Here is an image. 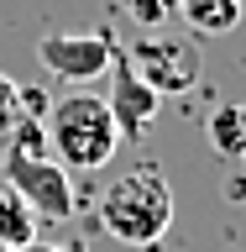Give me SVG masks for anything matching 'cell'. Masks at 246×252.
<instances>
[{"instance_id": "obj_8", "label": "cell", "mask_w": 246, "mask_h": 252, "mask_svg": "<svg viewBox=\"0 0 246 252\" xmlns=\"http://www.w3.org/2000/svg\"><path fill=\"white\" fill-rule=\"evenodd\" d=\"M204 131H210V147H215L220 158H241L246 153V105H241V100L215 105L210 121H204Z\"/></svg>"}, {"instance_id": "obj_3", "label": "cell", "mask_w": 246, "mask_h": 252, "mask_svg": "<svg viewBox=\"0 0 246 252\" xmlns=\"http://www.w3.org/2000/svg\"><path fill=\"white\" fill-rule=\"evenodd\" d=\"M37 131L42 126L31 121V110H27L16 121V142H11V153H5V184L31 205L37 220L63 226V220H74V173L37 147Z\"/></svg>"}, {"instance_id": "obj_14", "label": "cell", "mask_w": 246, "mask_h": 252, "mask_svg": "<svg viewBox=\"0 0 246 252\" xmlns=\"http://www.w3.org/2000/svg\"><path fill=\"white\" fill-rule=\"evenodd\" d=\"M241 168H246V153H241Z\"/></svg>"}, {"instance_id": "obj_11", "label": "cell", "mask_w": 246, "mask_h": 252, "mask_svg": "<svg viewBox=\"0 0 246 252\" xmlns=\"http://www.w3.org/2000/svg\"><path fill=\"white\" fill-rule=\"evenodd\" d=\"M27 116V90L16 84L11 74H0V137L5 131H16V121Z\"/></svg>"}, {"instance_id": "obj_2", "label": "cell", "mask_w": 246, "mask_h": 252, "mask_svg": "<svg viewBox=\"0 0 246 252\" xmlns=\"http://www.w3.org/2000/svg\"><path fill=\"white\" fill-rule=\"evenodd\" d=\"M47 147H53V163H63L68 173H94L105 168L115 147H121V131H115V116L100 94H63L58 105L47 110L42 126Z\"/></svg>"}, {"instance_id": "obj_6", "label": "cell", "mask_w": 246, "mask_h": 252, "mask_svg": "<svg viewBox=\"0 0 246 252\" xmlns=\"http://www.w3.org/2000/svg\"><path fill=\"white\" fill-rule=\"evenodd\" d=\"M110 68H115V94H110L105 105H110V116H115V131H121V137H141V131H147V121L157 116V100H163V94H157L152 84H147V79L126 63L121 42H115Z\"/></svg>"}, {"instance_id": "obj_7", "label": "cell", "mask_w": 246, "mask_h": 252, "mask_svg": "<svg viewBox=\"0 0 246 252\" xmlns=\"http://www.w3.org/2000/svg\"><path fill=\"white\" fill-rule=\"evenodd\" d=\"M246 0H178V16L189 21V32L199 37H225V32L241 27Z\"/></svg>"}, {"instance_id": "obj_9", "label": "cell", "mask_w": 246, "mask_h": 252, "mask_svg": "<svg viewBox=\"0 0 246 252\" xmlns=\"http://www.w3.org/2000/svg\"><path fill=\"white\" fill-rule=\"evenodd\" d=\"M31 236H37V216H31V205L21 200L5 179H0V242L16 252V247H27Z\"/></svg>"}, {"instance_id": "obj_1", "label": "cell", "mask_w": 246, "mask_h": 252, "mask_svg": "<svg viewBox=\"0 0 246 252\" xmlns=\"http://www.w3.org/2000/svg\"><path fill=\"white\" fill-rule=\"evenodd\" d=\"M100 226L126 247H157L173 226V189L163 179V168L137 163L131 173H121L100 194Z\"/></svg>"}, {"instance_id": "obj_12", "label": "cell", "mask_w": 246, "mask_h": 252, "mask_svg": "<svg viewBox=\"0 0 246 252\" xmlns=\"http://www.w3.org/2000/svg\"><path fill=\"white\" fill-rule=\"evenodd\" d=\"M16 252H89V247H84L79 236H74V242H42V236H31L27 247H16Z\"/></svg>"}, {"instance_id": "obj_10", "label": "cell", "mask_w": 246, "mask_h": 252, "mask_svg": "<svg viewBox=\"0 0 246 252\" xmlns=\"http://www.w3.org/2000/svg\"><path fill=\"white\" fill-rule=\"evenodd\" d=\"M126 16H131L141 32H163L173 16H178V0H126Z\"/></svg>"}, {"instance_id": "obj_5", "label": "cell", "mask_w": 246, "mask_h": 252, "mask_svg": "<svg viewBox=\"0 0 246 252\" xmlns=\"http://www.w3.org/2000/svg\"><path fill=\"white\" fill-rule=\"evenodd\" d=\"M37 58L53 79L63 84H89V79L110 74V58H115V37L110 32H47L37 42Z\"/></svg>"}, {"instance_id": "obj_4", "label": "cell", "mask_w": 246, "mask_h": 252, "mask_svg": "<svg viewBox=\"0 0 246 252\" xmlns=\"http://www.w3.org/2000/svg\"><path fill=\"white\" fill-rule=\"evenodd\" d=\"M126 63L137 68L157 94H184L199 84V47L189 42V37H168V32H152V37H141L137 47H126Z\"/></svg>"}, {"instance_id": "obj_13", "label": "cell", "mask_w": 246, "mask_h": 252, "mask_svg": "<svg viewBox=\"0 0 246 252\" xmlns=\"http://www.w3.org/2000/svg\"><path fill=\"white\" fill-rule=\"evenodd\" d=\"M0 252H11V247H5V242H0Z\"/></svg>"}]
</instances>
